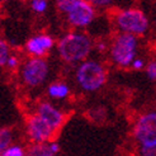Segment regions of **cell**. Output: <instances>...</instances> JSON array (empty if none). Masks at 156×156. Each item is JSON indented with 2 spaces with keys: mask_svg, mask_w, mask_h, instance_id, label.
Returning a JSON list of instances; mask_svg holds the SVG:
<instances>
[{
  "mask_svg": "<svg viewBox=\"0 0 156 156\" xmlns=\"http://www.w3.org/2000/svg\"><path fill=\"white\" fill-rule=\"evenodd\" d=\"M60 57L69 64H76L85 60L91 51V41L81 33H67L57 44Z\"/></svg>",
  "mask_w": 156,
  "mask_h": 156,
  "instance_id": "1",
  "label": "cell"
},
{
  "mask_svg": "<svg viewBox=\"0 0 156 156\" xmlns=\"http://www.w3.org/2000/svg\"><path fill=\"white\" fill-rule=\"evenodd\" d=\"M76 81L87 91L99 90L107 81V70L98 61H84L76 70Z\"/></svg>",
  "mask_w": 156,
  "mask_h": 156,
  "instance_id": "2",
  "label": "cell"
},
{
  "mask_svg": "<svg viewBox=\"0 0 156 156\" xmlns=\"http://www.w3.org/2000/svg\"><path fill=\"white\" fill-rule=\"evenodd\" d=\"M137 36L122 32L117 36L111 46V57L114 64L121 67H127L136 58L137 53Z\"/></svg>",
  "mask_w": 156,
  "mask_h": 156,
  "instance_id": "3",
  "label": "cell"
},
{
  "mask_svg": "<svg viewBox=\"0 0 156 156\" xmlns=\"http://www.w3.org/2000/svg\"><path fill=\"white\" fill-rule=\"evenodd\" d=\"M115 24L122 32L141 36L149 29V19L142 10L129 8V9H124L117 13Z\"/></svg>",
  "mask_w": 156,
  "mask_h": 156,
  "instance_id": "4",
  "label": "cell"
},
{
  "mask_svg": "<svg viewBox=\"0 0 156 156\" xmlns=\"http://www.w3.org/2000/svg\"><path fill=\"white\" fill-rule=\"evenodd\" d=\"M133 136L140 147L156 149V112L138 117L133 127Z\"/></svg>",
  "mask_w": 156,
  "mask_h": 156,
  "instance_id": "5",
  "label": "cell"
},
{
  "mask_svg": "<svg viewBox=\"0 0 156 156\" xmlns=\"http://www.w3.org/2000/svg\"><path fill=\"white\" fill-rule=\"evenodd\" d=\"M48 76V64L42 57L33 56L22 67V79L28 87H38Z\"/></svg>",
  "mask_w": 156,
  "mask_h": 156,
  "instance_id": "6",
  "label": "cell"
},
{
  "mask_svg": "<svg viewBox=\"0 0 156 156\" xmlns=\"http://www.w3.org/2000/svg\"><path fill=\"white\" fill-rule=\"evenodd\" d=\"M67 22L73 27L84 28L89 26L95 18V10L89 0H77L66 12Z\"/></svg>",
  "mask_w": 156,
  "mask_h": 156,
  "instance_id": "7",
  "label": "cell"
},
{
  "mask_svg": "<svg viewBox=\"0 0 156 156\" xmlns=\"http://www.w3.org/2000/svg\"><path fill=\"white\" fill-rule=\"evenodd\" d=\"M27 133L30 141H33L34 144L48 142L55 133V129L50 126V123H47L41 115L36 113L30 115L27 121Z\"/></svg>",
  "mask_w": 156,
  "mask_h": 156,
  "instance_id": "8",
  "label": "cell"
},
{
  "mask_svg": "<svg viewBox=\"0 0 156 156\" xmlns=\"http://www.w3.org/2000/svg\"><path fill=\"white\" fill-rule=\"evenodd\" d=\"M37 114L41 115L47 123H50V126L55 131H57L60 127H62V124L65 123L64 113L50 103H46V102L41 103L37 108Z\"/></svg>",
  "mask_w": 156,
  "mask_h": 156,
  "instance_id": "9",
  "label": "cell"
},
{
  "mask_svg": "<svg viewBox=\"0 0 156 156\" xmlns=\"http://www.w3.org/2000/svg\"><path fill=\"white\" fill-rule=\"evenodd\" d=\"M53 46V38L48 34H37L30 37L26 43V50L33 56L42 57Z\"/></svg>",
  "mask_w": 156,
  "mask_h": 156,
  "instance_id": "10",
  "label": "cell"
},
{
  "mask_svg": "<svg viewBox=\"0 0 156 156\" xmlns=\"http://www.w3.org/2000/svg\"><path fill=\"white\" fill-rule=\"evenodd\" d=\"M60 152V146L56 142H37L29 147L30 156H53Z\"/></svg>",
  "mask_w": 156,
  "mask_h": 156,
  "instance_id": "11",
  "label": "cell"
},
{
  "mask_svg": "<svg viewBox=\"0 0 156 156\" xmlns=\"http://www.w3.org/2000/svg\"><path fill=\"white\" fill-rule=\"evenodd\" d=\"M70 93V89L66 84L64 83H55L51 84L48 87V94L52 98H56V99H62V98H66Z\"/></svg>",
  "mask_w": 156,
  "mask_h": 156,
  "instance_id": "12",
  "label": "cell"
},
{
  "mask_svg": "<svg viewBox=\"0 0 156 156\" xmlns=\"http://www.w3.org/2000/svg\"><path fill=\"white\" fill-rule=\"evenodd\" d=\"M13 142V132L9 128H0V155L12 145Z\"/></svg>",
  "mask_w": 156,
  "mask_h": 156,
  "instance_id": "13",
  "label": "cell"
},
{
  "mask_svg": "<svg viewBox=\"0 0 156 156\" xmlns=\"http://www.w3.org/2000/svg\"><path fill=\"white\" fill-rule=\"evenodd\" d=\"M9 51L10 50H9V46H8V43L0 38V67L6 65V61H8V58H9V56H10Z\"/></svg>",
  "mask_w": 156,
  "mask_h": 156,
  "instance_id": "14",
  "label": "cell"
},
{
  "mask_svg": "<svg viewBox=\"0 0 156 156\" xmlns=\"http://www.w3.org/2000/svg\"><path fill=\"white\" fill-rule=\"evenodd\" d=\"M48 6L47 0H30V8L36 13H44Z\"/></svg>",
  "mask_w": 156,
  "mask_h": 156,
  "instance_id": "15",
  "label": "cell"
},
{
  "mask_svg": "<svg viewBox=\"0 0 156 156\" xmlns=\"http://www.w3.org/2000/svg\"><path fill=\"white\" fill-rule=\"evenodd\" d=\"M3 155H4V156H23V155H24V150H23L20 146L10 145V146L3 152Z\"/></svg>",
  "mask_w": 156,
  "mask_h": 156,
  "instance_id": "16",
  "label": "cell"
},
{
  "mask_svg": "<svg viewBox=\"0 0 156 156\" xmlns=\"http://www.w3.org/2000/svg\"><path fill=\"white\" fill-rule=\"evenodd\" d=\"M76 2L77 0H56V5L58 8V10L66 13Z\"/></svg>",
  "mask_w": 156,
  "mask_h": 156,
  "instance_id": "17",
  "label": "cell"
},
{
  "mask_svg": "<svg viewBox=\"0 0 156 156\" xmlns=\"http://www.w3.org/2000/svg\"><path fill=\"white\" fill-rule=\"evenodd\" d=\"M146 74L152 81H156V61H151L146 67Z\"/></svg>",
  "mask_w": 156,
  "mask_h": 156,
  "instance_id": "18",
  "label": "cell"
},
{
  "mask_svg": "<svg viewBox=\"0 0 156 156\" xmlns=\"http://www.w3.org/2000/svg\"><path fill=\"white\" fill-rule=\"evenodd\" d=\"M5 66L9 67V69H15V67L18 66V58L15 57V56H9V58H8Z\"/></svg>",
  "mask_w": 156,
  "mask_h": 156,
  "instance_id": "19",
  "label": "cell"
},
{
  "mask_svg": "<svg viewBox=\"0 0 156 156\" xmlns=\"http://www.w3.org/2000/svg\"><path fill=\"white\" fill-rule=\"evenodd\" d=\"M140 152L145 156H154L156 155V149H150V147H140Z\"/></svg>",
  "mask_w": 156,
  "mask_h": 156,
  "instance_id": "20",
  "label": "cell"
},
{
  "mask_svg": "<svg viewBox=\"0 0 156 156\" xmlns=\"http://www.w3.org/2000/svg\"><path fill=\"white\" fill-rule=\"evenodd\" d=\"M131 66L133 67V69H136V70H141V69H144L145 64H144V61L141 58H135L133 61H132Z\"/></svg>",
  "mask_w": 156,
  "mask_h": 156,
  "instance_id": "21",
  "label": "cell"
},
{
  "mask_svg": "<svg viewBox=\"0 0 156 156\" xmlns=\"http://www.w3.org/2000/svg\"><path fill=\"white\" fill-rule=\"evenodd\" d=\"M89 2L94 5V6H105L108 5L112 0H89Z\"/></svg>",
  "mask_w": 156,
  "mask_h": 156,
  "instance_id": "22",
  "label": "cell"
},
{
  "mask_svg": "<svg viewBox=\"0 0 156 156\" xmlns=\"http://www.w3.org/2000/svg\"><path fill=\"white\" fill-rule=\"evenodd\" d=\"M2 2H8V0H2Z\"/></svg>",
  "mask_w": 156,
  "mask_h": 156,
  "instance_id": "23",
  "label": "cell"
}]
</instances>
